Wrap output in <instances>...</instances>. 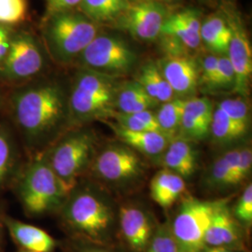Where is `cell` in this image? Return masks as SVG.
Listing matches in <instances>:
<instances>
[{"label": "cell", "mask_w": 252, "mask_h": 252, "mask_svg": "<svg viewBox=\"0 0 252 252\" xmlns=\"http://www.w3.org/2000/svg\"><path fill=\"white\" fill-rule=\"evenodd\" d=\"M9 112L31 155L46 151L69 127L68 95L54 81L15 87L9 97Z\"/></svg>", "instance_id": "6da1fadb"}, {"label": "cell", "mask_w": 252, "mask_h": 252, "mask_svg": "<svg viewBox=\"0 0 252 252\" xmlns=\"http://www.w3.org/2000/svg\"><path fill=\"white\" fill-rule=\"evenodd\" d=\"M15 188L25 212L31 217L59 210L68 195L52 169L45 151L31 155L19 171Z\"/></svg>", "instance_id": "7a4b0ae2"}, {"label": "cell", "mask_w": 252, "mask_h": 252, "mask_svg": "<svg viewBox=\"0 0 252 252\" xmlns=\"http://www.w3.org/2000/svg\"><path fill=\"white\" fill-rule=\"evenodd\" d=\"M119 83L116 78L82 68L77 73L68 95L69 126L112 118Z\"/></svg>", "instance_id": "3957f363"}, {"label": "cell", "mask_w": 252, "mask_h": 252, "mask_svg": "<svg viewBox=\"0 0 252 252\" xmlns=\"http://www.w3.org/2000/svg\"><path fill=\"white\" fill-rule=\"evenodd\" d=\"M59 210L67 229L92 243H103L110 233L112 209L104 197L89 188L75 187Z\"/></svg>", "instance_id": "277c9868"}, {"label": "cell", "mask_w": 252, "mask_h": 252, "mask_svg": "<svg viewBox=\"0 0 252 252\" xmlns=\"http://www.w3.org/2000/svg\"><path fill=\"white\" fill-rule=\"evenodd\" d=\"M98 26L75 10L46 17L43 36L52 57L59 63H68L97 36Z\"/></svg>", "instance_id": "5b68a950"}, {"label": "cell", "mask_w": 252, "mask_h": 252, "mask_svg": "<svg viewBox=\"0 0 252 252\" xmlns=\"http://www.w3.org/2000/svg\"><path fill=\"white\" fill-rule=\"evenodd\" d=\"M94 146L92 132L75 129L64 132L46 150L52 169L68 194L90 165Z\"/></svg>", "instance_id": "8992f818"}, {"label": "cell", "mask_w": 252, "mask_h": 252, "mask_svg": "<svg viewBox=\"0 0 252 252\" xmlns=\"http://www.w3.org/2000/svg\"><path fill=\"white\" fill-rule=\"evenodd\" d=\"M44 64L37 39L31 33L21 31L12 35L8 54L0 64V82L17 87L36 78Z\"/></svg>", "instance_id": "52a82bcc"}, {"label": "cell", "mask_w": 252, "mask_h": 252, "mask_svg": "<svg viewBox=\"0 0 252 252\" xmlns=\"http://www.w3.org/2000/svg\"><path fill=\"white\" fill-rule=\"evenodd\" d=\"M82 68L116 78L135 65L136 55L118 37L97 35L78 57Z\"/></svg>", "instance_id": "ba28073f"}, {"label": "cell", "mask_w": 252, "mask_h": 252, "mask_svg": "<svg viewBox=\"0 0 252 252\" xmlns=\"http://www.w3.org/2000/svg\"><path fill=\"white\" fill-rule=\"evenodd\" d=\"M213 210V202L189 198L183 201L170 225L180 252H202Z\"/></svg>", "instance_id": "9c48e42d"}, {"label": "cell", "mask_w": 252, "mask_h": 252, "mask_svg": "<svg viewBox=\"0 0 252 252\" xmlns=\"http://www.w3.org/2000/svg\"><path fill=\"white\" fill-rule=\"evenodd\" d=\"M231 30L227 57L233 65L235 83L234 90L247 96L252 74V50L248 33L239 13L231 6H222V14Z\"/></svg>", "instance_id": "30bf717a"}, {"label": "cell", "mask_w": 252, "mask_h": 252, "mask_svg": "<svg viewBox=\"0 0 252 252\" xmlns=\"http://www.w3.org/2000/svg\"><path fill=\"white\" fill-rule=\"evenodd\" d=\"M164 6L156 0H142L128 3L117 20L118 27L145 41L158 38L167 18Z\"/></svg>", "instance_id": "8fae6325"}, {"label": "cell", "mask_w": 252, "mask_h": 252, "mask_svg": "<svg viewBox=\"0 0 252 252\" xmlns=\"http://www.w3.org/2000/svg\"><path fill=\"white\" fill-rule=\"evenodd\" d=\"M94 169L100 179L109 182H123L138 177L142 162L138 155L127 146H110L98 154Z\"/></svg>", "instance_id": "7c38bea8"}, {"label": "cell", "mask_w": 252, "mask_h": 252, "mask_svg": "<svg viewBox=\"0 0 252 252\" xmlns=\"http://www.w3.org/2000/svg\"><path fill=\"white\" fill-rule=\"evenodd\" d=\"M206 247H222L238 251L243 246L240 223L224 201L213 202V210L207 227Z\"/></svg>", "instance_id": "4fadbf2b"}, {"label": "cell", "mask_w": 252, "mask_h": 252, "mask_svg": "<svg viewBox=\"0 0 252 252\" xmlns=\"http://www.w3.org/2000/svg\"><path fill=\"white\" fill-rule=\"evenodd\" d=\"M158 66L175 95L181 98L195 93L199 84V66L189 56L168 55Z\"/></svg>", "instance_id": "5bb4252c"}, {"label": "cell", "mask_w": 252, "mask_h": 252, "mask_svg": "<svg viewBox=\"0 0 252 252\" xmlns=\"http://www.w3.org/2000/svg\"><path fill=\"white\" fill-rule=\"evenodd\" d=\"M213 110V104L207 97L186 99L177 137L189 142L205 139L210 133Z\"/></svg>", "instance_id": "9a60e30c"}, {"label": "cell", "mask_w": 252, "mask_h": 252, "mask_svg": "<svg viewBox=\"0 0 252 252\" xmlns=\"http://www.w3.org/2000/svg\"><path fill=\"white\" fill-rule=\"evenodd\" d=\"M120 226L126 242L133 251H146L154 231L153 222L144 210L133 206L122 207L120 210Z\"/></svg>", "instance_id": "2e32d148"}, {"label": "cell", "mask_w": 252, "mask_h": 252, "mask_svg": "<svg viewBox=\"0 0 252 252\" xmlns=\"http://www.w3.org/2000/svg\"><path fill=\"white\" fill-rule=\"evenodd\" d=\"M3 224L7 227L14 243L23 251L34 252H54L56 240L46 231L14 220L10 217L3 218Z\"/></svg>", "instance_id": "e0dca14e"}, {"label": "cell", "mask_w": 252, "mask_h": 252, "mask_svg": "<svg viewBox=\"0 0 252 252\" xmlns=\"http://www.w3.org/2000/svg\"><path fill=\"white\" fill-rule=\"evenodd\" d=\"M109 126L127 147L148 156L161 155L171 141L162 132L130 131L118 125L110 124Z\"/></svg>", "instance_id": "ac0fdd59"}, {"label": "cell", "mask_w": 252, "mask_h": 252, "mask_svg": "<svg viewBox=\"0 0 252 252\" xmlns=\"http://www.w3.org/2000/svg\"><path fill=\"white\" fill-rule=\"evenodd\" d=\"M150 188L152 198L159 206L168 208L180 198L186 186L183 178L164 168L153 177Z\"/></svg>", "instance_id": "d6986e66"}, {"label": "cell", "mask_w": 252, "mask_h": 252, "mask_svg": "<svg viewBox=\"0 0 252 252\" xmlns=\"http://www.w3.org/2000/svg\"><path fill=\"white\" fill-rule=\"evenodd\" d=\"M200 38L215 55H227L231 30L220 14H212L202 22Z\"/></svg>", "instance_id": "ffe728a7"}, {"label": "cell", "mask_w": 252, "mask_h": 252, "mask_svg": "<svg viewBox=\"0 0 252 252\" xmlns=\"http://www.w3.org/2000/svg\"><path fill=\"white\" fill-rule=\"evenodd\" d=\"M158 104L148 95L142 86L136 81H128L118 88L115 109L120 113H137L149 110Z\"/></svg>", "instance_id": "44dd1931"}, {"label": "cell", "mask_w": 252, "mask_h": 252, "mask_svg": "<svg viewBox=\"0 0 252 252\" xmlns=\"http://www.w3.org/2000/svg\"><path fill=\"white\" fill-rule=\"evenodd\" d=\"M135 81L142 86L148 95L157 103H165L174 99V92L162 76L157 63H145Z\"/></svg>", "instance_id": "7402d4cb"}, {"label": "cell", "mask_w": 252, "mask_h": 252, "mask_svg": "<svg viewBox=\"0 0 252 252\" xmlns=\"http://www.w3.org/2000/svg\"><path fill=\"white\" fill-rule=\"evenodd\" d=\"M127 0H81V12L95 24L115 22L128 5Z\"/></svg>", "instance_id": "603a6c76"}, {"label": "cell", "mask_w": 252, "mask_h": 252, "mask_svg": "<svg viewBox=\"0 0 252 252\" xmlns=\"http://www.w3.org/2000/svg\"><path fill=\"white\" fill-rule=\"evenodd\" d=\"M249 127L230 117L225 111L217 106L213 110L210 133L219 143H228L240 139L246 135Z\"/></svg>", "instance_id": "cb8c5ba5"}, {"label": "cell", "mask_w": 252, "mask_h": 252, "mask_svg": "<svg viewBox=\"0 0 252 252\" xmlns=\"http://www.w3.org/2000/svg\"><path fill=\"white\" fill-rule=\"evenodd\" d=\"M17 149L15 139L9 127L0 124V189L15 171Z\"/></svg>", "instance_id": "d4e9b609"}, {"label": "cell", "mask_w": 252, "mask_h": 252, "mask_svg": "<svg viewBox=\"0 0 252 252\" xmlns=\"http://www.w3.org/2000/svg\"><path fill=\"white\" fill-rule=\"evenodd\" d=\"M186 99L176 98L162 103L161 108L155 114L160 131L170 140L179 135L181 118Z\"/></svg>", "instance_id": "484cf974"}, {"label": "cell", "mask_w": 252, "mask_h": 252, "mask_svg": "<svg viewBox=\"0 0 252 252\" xmlns=\"http://www.w3.org/2000/svg\"><path fill=\"white\" fill-rule=\"evenodd\" d=\"M112 118L116 120L118 126L130 131L161 132L156 116L151 111V109L131 114L120 113L116 111L112 115Z\"/></svg>", "instance_id": "4316f807"}, {"label": "cell", "mask_w": 252, "mask_h": 252, "mask_svg": "<svg viewBox=\"0 0 252 252\" xmlns=\"http://www.w3.org/2000/svg\"><path fill=\"white\" fill-rule=\"evenodd\" d=\"M240 149H234L224 153L214 162L210 171V182L212 184L219 187L230 186V180L237 163Z\"/></svg>", "instance_id": "83f0119b"}, {"label": "cell", "mask_w": 252, "mask_h": 252, "mask_svg": "<svg viewBox=\"0 0 252 252\" xmlns=\"http://www.w3.org/2000/svg\"><path fill=\"white\" fill-rule=\"evenodd\" d=\"M27 0H0V26L21 24L27 16Z\"/></svg>", "instance_id": "f1b7e54d"}, {"label": "cell", "mask_w": 252, "mask_h": 252, "mask_svg": "<svg viewBox=\"0 0 252 252\" xmlns=\"http://www.w3.org/2000/svg\"><path fill=\"white\" fill-rule=\"evenodd\" d=\"M145 252H180L169 224H162L154 231Z\"/></svg>", "instance_id": "f546056e"}, {"label": "cell", "mask_w": 252, "mask_h": 252, "mask_svg": "<svg viewBox=\"0 0 252 252\" xmlns=\"http://www.w3.org/2000/svg\"><path fill=\"white\" fill-rule=\"evenodd\" d=\"M218 107L243 126L250 127V110L248 103L242 98H229L222 100Z\"/></svg>", "instance_id": "4dcf8cb0"}, {"label": "cell", "mask_w": 252, "mask_h": 252, "mask_svg": "<svg viewBox=\"0 0 252 252\" xmlns=\"http://www.w3.org/2000/svg\"><path fill=\"white\" fill-rule=\"evenodd\" d=\"M218 58L215 54H209L202 59L199 67V83L206 85L210 90L216 89L218 77Z\"/></svg>", "instance_id": "1f68e13d"}, {"label": "cell", "mask_w": 252, "mask_h": 252, "mask_svg": "<svg viewBox=\"0 0 252 252\" xmlns=\"http://www.w3.org/2000/svg\"><path fill=\"white\" fill-rule=\"evenodd\" d=\"M234 218L238 222L251 226L252 222V185L250 183L234 207Z\"/></svg>", "instance_id": "d6a6232c"}, {"label": "cell", "mask_w": 252, "mask_h": 252, "mask_svg": "<svg viewBox=\"0 0 252 252\" xmlns=\"http://www.w3.org/2000/svg\"><path fill=\"white\" fill-rule=\"evenodd\" d=\"M235 75L233 65L227 55H220L218 58V77L216 89H234Z\"/></svg>", "instance_id": "836d02e7"}, {"label": "cell", "mask_w": 252, "mask_h": 252, "mask_svg": "<svg viewBox=\"0 0 252 252\" xmlns=\"http://www.w3.org/2000/svg\"><path fill=\"white\" fill-rule=\"evenodd\" d=\"M252 166V149L249 147L241 148L237 163L235 165L232 178L230 180V186L241 183L247 179L251 173Z\"/></svg>", "instance_id": "e575fe53"}, {"label": "cell", "mask_w": 252, "mask_h": 252, "mask_svg": "<svg viewBox=\"0 0 252 252\" xmlns=\"http://www.w3.org/2000/svg\"><path fill=\"white\" fill-rule=\"evenodd\" d=\"M46 17L79 8L81 0H45Z\"/></svg>", "instance_id": "d590c367"}, {"label": "cell", "mask_w": 252, "mask_h": 252, "mask_svg": "<svg viewBox=\"0 0 252 252\" xmlns=\"http://www.w3.org/2000/svg\"><path fill=\"white\" fill-rule=\"evenodd\" d=\"M174 16L181 22L183 25L189 27L191 31L200 35L202 21L197 10L185 9L174 14Z\"/></svg>", "instance_id": "8d00e7d4"}, {"label": "cell", "mask_w": 252, "mask_h": 252, "mask_svg": "<svg viewBox=\"0 0 252 252\" xmlns=\"http://www.w3.org/2000/svg\"><path fill=\"white\" fill-rule=\"evenodd\" d=\"M12 35L13 33L9 27H5L0 35V64L4 61L8 54Z\"/></svg>", "instance_id": "74e56055"}, {"label": "cell", "mask_w": 252, "mask_h": 252, "mask_svg": "<svg viewBox=\"0 0 252 252\" xmlns=\"http://www.w3.org/2000/svg\"><path fill=\"white\" fill-rule=\"evenodd\" d=\"M71 252H111L99 247L97 244H91V245H80L77 247H74Z\"/></svg>", "instance_id": "f35d334b"}, {"label": "cell", "mask_w": 252, "mask_h": 252, "mask_svg": "<svg viewBox=\"0 0 252 252\" xmlns=\"http://www.w3.org/2000/svg\"><path fill=\"white\" fill-rule=\"evenodd\" d=\"M202 252H238L232 249H227L222 247H206Z\"/></svg>", "instance_id": "ab89813d"}, {"label": "cell", "mask_w": 252, "mask_h": 252, "mask_svg": "<svg viewBox=\"0 0 252 252\" xmlns=\"http://www.w3.org/2000/svg\"><path fill=\"white\" fill-rule=\"evenodd\" d=\"M2 224L3 221L1 222L0 220V252H2Z\"/></svg>", "instance_id": "60d3db41"}, {"label": "cell", "mask_w": 252, "mask_h": 252, "mask_svg": "<svg viewBox=\"0 0 252 252\" xmlns=\"http://www.w3.org/2000/svg\"><path fill=\"white\" fill-rule=\"evenodd\" d=\"M2 104V96H1V94H0V106Z\"/></svg>", "instance_id": "b9f144b4"}, {"label": "cell", "mask_w": 252, "mask_h": 252, "mask_svg": "<svg viewBox=\"0 0 252 252\" xmlns=\"http://www.w3.org/2000/svg\"><path fill=\"white\" fill-rule=\"evenodd\" d=\"M28 252V251H23V250H22V251H20V252Z\"/></svg>", "instance_id": "7bdbcfd3"}, {"label": "cell", "mask_w": 252, "mask_h": 252, "mask_svg": "<svg viewBox=\"0 0 252 252\" xmlns=\"http://www.w3.org/2000/svg\"><path fill=\"white\" fill-rule=\"evenodd\" d=\"M128 1V0H127ZM130 1H132V2H135V1H142V0H130Z\"/></svg>", "instance_id": "ee69618b"}]
</instances>
